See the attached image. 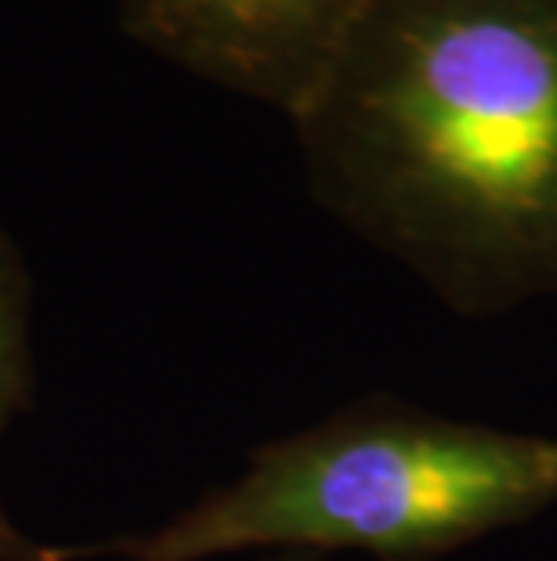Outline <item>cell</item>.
Segmentation results:
<instances>
[{"label":"cell","mask_w":557,"mask_h":561,"mask_svg":"<svg viewBox=\"0 0 557 561\" xmlns=\"http://www.w3.org/2000/svg\"><path fill=\"white\" fill-rule=\"evenodd\" d=\"M293 127L318 203L456 312L557 294V0H373Z\"/></svg>","instance_id":"1"},{"label":"cell","mask_w":557,"mask_h":561,"mask_svg":"<svg viewBox=\"0 0 557 561\" xmlns=\"http://www.w3.org/2000/svg\"><path fill=\"white\" fill-rule=\"evenodd\" d=\"M557 500V438L365 399L254 449L240 479L152 533L109 540L120 561L359 551L434 561Z\"/></svg>","instance_id":"2"},{"label":"cell","mask_w":557,"mask_h":561,"mask_svg":"<svg viewBox=\"0 0 557 561\" xmlns=\"http://www.w3.org/2000/svg\"><path fill=\"white\" fill-rule=\"evenodd\" d=\"M373 0H120L149 51L298 116Z\"/></svg>","instance_id":"3"},{"label":"cell","mask_w":557,"mask_h":561,"mask_svg":"<svg viewBox=\"0 0 557 561\" xmlns=\"http://www.w3.org/2000/svg\"><path fill=\"white\" fill-rule=\"evenodd\" d=\"M33 279L0 232V432L33 405Z\"/></svg>","instance_id":"4"},{"label":"cell","mask_w":557,"mask_h":561,"mask_svg":"<svg viewBox=\"0 0 557 561\" xmlns=\"http://www.w3.org/2000/svg\"><path fill=\"white\" fill-rule=\"evenodd\" d=\"M109 547H55L40 543L22 529L19 522H11L4 500H0V561H84V558H105Z\"/></svg>","instance_id":"5"},{"label":"cell","mask_w":557,"mask_h":561,"mask_svg":"<svg viewBox=\"0 0 557 561\" xmlns=\"http://www.w3.org/2000/svg\"><path fill=\"white\" fill-rule=\"evenodd\" d=\"M271 561H315V558H307V554H276Z\"/></svg>","instance_id":"6"}]
</instances>
